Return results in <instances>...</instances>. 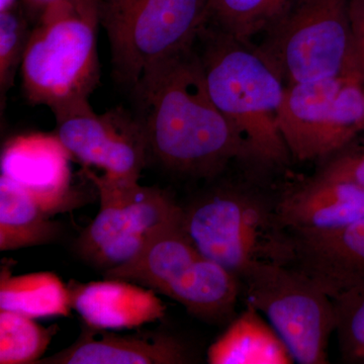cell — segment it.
<instances>
[{
	"instance_id": "obj_1",
	"label": "cell",
	"mask_w": 364,
	"mask_h": 364,
	"mask_svg": "<svg viewBox=\"0 0 364 364\" xmlns=\"http://www.w3.org/2000/svg\"><path fill=\"white\" fill-rule=\"evenodd\" d=\"M150 158L181 176L213 178L252 150L213 102L200 59L189 48L146 72L131 90Z\"/></svg>"
},
{
	"instance_id": "obj_2",
	"label": "cell",
	"mask_w": 364,
	"mask_h": 364,
	"mask_svg": "<svg viewBox=\"0 0 364 364\" xmlns=\"http://www.w3.org/2000/svg\"><path fill=\"white\" fill-rule=\"evenodd\" d=\"M196 43L213 102L247 141L256 162L287 164L291 154L279 128L286 87L279 74L259 52L212 26L203 25Z\"/></svg>"
},
{
	"instance_id": "obj_3",
	"label": "cell",
	"mask_w": 364,
	"mask_h": 364,
	"mask_svg": "<svg viewBox=\"0 0 364 364\" xmlns=\"http://www.w3.org/2000/svg\"><path fill=\"white\" fill-rule=\"evenodd\" d=\"M97 0H61L31 30L21 65L28 102L51 111L90 98L100 83Z\"/></svg>"
},
{
	"instance_id": "obj_4",
	"label": "cell",
	"mask_w": 364,
	"mask_h": 364,
	"mask_svg": "<svg viewBox=\"0 0 364 364\" xmlns=\"http://www.w3.org/2000/svg\"><path fill=\"white\" fill-rule=\"evenodd\" d=\"M277 203L252 189L217 188L183 208L182 226L205 257L238 279L254 262L291 259V235L280 225Z\"/></svg>"
},
{
	"instance_id": "obj_5",
	"label": "cell",
	"mask_w": 364,
	"mask_h": 364,
	"mask_svg": "<svg viewBox=\"0 0 364 364\" xmlns=\"http://www.w3.org/2000/svg\"><path fill=\"white\" fill-rule=\"evenodd\" d=\"M105 277L153 289L181 304L195 317L212 323L232 318L241 294L237 277L205 257L189 239L182 222L157 235L135 258L107 270Z\"/></svg>"
},
{
	"instance_id": "obj_6",
	"label": "cell",
	"mask_w": 364,
	"mask_h": 364,
	"mask_svg": "<svg viewBox=\"0 0 364 364\" xmlns=\"http://www.w3.org/2000/svg\"><path fill=\"white\" fill-rule=\"evenodd\" d=\"M208 0H97L112 71L132 88L153 67L195 44Z\"/></svg>"
},
{
	"instance_id": "obj_7",
	"label": "cell",
	"mask_w": 364,
	"mask_h": 364,
	"mask_svg": "<svg viewBox=\"0 0 364 364\" xmlns=\"http://www.w3.org/2000/svg\"><path fill=\"white\" fill-rule=\"evenodd\" d=\"M238 279L246 304L267 316L294 363H328L336 314L317 282L291 265L270 261L248 265Z\"/></svg>"
},
{
	"instance_id": "obj_8",
	"label": "cell",
	"mask_w": 364,
	"mask_h": 364,
	"mask_svg": "<svg viewBox=\"0 0 364 364\" xmlns=\"http://www.w3.org/2000/svg\"><path fill=\"white\" fill-rule=\"evenodd\" d=\"M100 207L77 239V253L104 272L135 258L157 235L179 224L183 208L164 191L139 182L112 181L85 168Z\"/></svg>"
},
{
	"instance_id": "obj_9",
	"label": "cell",
	"mask_w": 364,
	"mask_h": 364,
	"mask_svg": "<svg viewBox=\"0 0 364 364\" xmlns=\"http://www.w3.org/2000/svg\"><path fill=\"white\" fill-rule=\"evenodd\" d=\"M257 51L289 85L351 71L349 0H298Z\"/></svg>"
},
{
	"instance_id": "obj_10",
	"label": "cell",
	"mask_w": 364,
	"mask_h": 364,
	"mask_svg": "<svg viewBox=\"0 0 364 364\" xmlns=\"http://www.w3.org/2000/svg\"><path fill=\"white\" fill-rule=\"evenodd\" d=\"M279 128L299 161L334 156L364 132V85L355 73L286 87Z\"/></svg>"
},
{
	"instance_id": "obj_11",
	"label": "cell",
	"mask_w": 364,
	"mask_h": 364,
	"mask_svg": "<svg viewBox=\"0 0 364 364\" xmlns=\"http://www.w3.org/2000/svg\"><path fill=\"white\" fill-rule=\"evenodd\" d=\"M56 134L85 168L102 170L112 181L139 182L150 159L140 117L123 107L97 114L88 100L53 111Z\"/></svg>"
},
{
	"instance_id": "obj_12",
	"label": "cell",
	"mask_w": 364,
	"mask_h": 364,
	"mask_svg": "<svg viewBox=\"0 0 364 364\" xmlns=\"http://www.w3.org/2000/svg\"><path fill=\"white\" fill-rule=\"evenodd\" d=\"M72 160L56 133H26L4 144L0 168L1 176L53 215L70 205Z\"/></svg>"
},
{
	"instance_id": "obj_13",
	"label": "cell",
	"mask_w": 364,
	"mask_h": 364,
	"mask_svg": "<svg viewBox=\"0 0 364 364\" xmlns=\"http://www.w3.org/2000/svg\"><path fill=\"white\" fill-rule=\"evenodd\" d=\"M289 233L287 265L308 275L330 298L364 289V218L328 231Z\"/></svg>"
},
{
	"instance_id": "obj_14",
	"label": "cell",
	"mask_w": 364,
	"mask_h": 364,
	"mask_svg": "<svg viewBox=\"0 0 364 364\" xmlns=\"http://www.w3.org/2000/svg\"><path fill=\"white\" fill-rule=\"evenodd\" d=\"M193 363L181 340L161 333L117 334L85 325L77 340L37 364H186Z\"/></svg>"
},
{
	"instance_id": "obj_15",
	"label": "cell",
	"mask_w": 364,
	"mask_h": 364,
	"mask_svg": "<svg viewBox=\"0 0 364 364\" xmlns=\"http://www.w3.org/2000/svg\"><path fill=\"white\" fill-rule=\"evenodd\" d=\"M68 287L72 309L95 329H136L161 320L166 313L156 291L129 280L105 277L86 284L71 282Z\"/></svg>"
},
{
	"instance_id": "obj_16",
	"label": "cell",
	"mask_w": 364,
	"mask_h": 364,
	"mask_svg": "<svg viewBox=\"0 0 364 364\" xmlns=\"http://www.w3.org/2000/svg\"><path fill=\"white\" fill-rule=\"evenodd\" d=\"M280 225L291 233L336 229L364 218V188L316 176L277 198Z\"/></svg>"
},
{
	"instance_id": "obj_17",
	"label": "cell",
	"mask_w": 364,
	"mask_h": 364,
	"mask_svg": "<svg viewBox=\"0 0 364 364\" xmlns=\"http://www.w3.org/2000/svg\"><path fill=\"white\" fill-rule=\"evenodd\" d=\"M210 364H291L284 340L253 306L233 318L207 353Z\"/></svg>"
},
{
	"instance_id": "obj_18",
	"label": "cell",
	"mask_w": 364,
	"mask_h": 364,
	"mask_svg": "<svg viewBox=\"0 0 364 364\" xmlns=\"http://www.w3.org/2000/svg\"><path fill=\"white\" fill-rule=\"evenodd\" d=\"M51 217L25 191L0 176V250L52 243L59 237L60 227Z\"/></svg>"
},
{
	"instance_id": "obj_19",
	"label": "cell",
	"mask_w": 364,
	"mask_h": 364,
	"mask_svg": "<svg viewBox=\"0 0 364 364\" xmlns=\"http://www.w3.org/2000/svg\"><path fill=\"white\" fill-rule=\"evenodd\" d=\"M0 310L35 318L71 315L69 287L53 272L13 275L9 267L0 274Z\"/></svg>"
},
{
	"instance_id": "obj_20",
	"label": "cell",
	"mask_w": 364,
	"mask_h": 364,
	"mask_svg": "<svg viewBox=\"0 0 364 364\" xmlns=\"http://www.w3.org/2000/svg\"><path fill=\"white\" fill-rule=\"evenodd\" d=\"M298 0H208L205 25L248 44L267 32Z\"/></svg>"
},
{
	"instance_id": "obj_21",
	"label": "cell",
	"mask_w": 364,
	"mask_h": 364,
	"mask_svg": "<svg viewBox=\"0 0 364 364\" xmlns=\"http://www.w3.org/2000/svg\"><path fill=\"white\" fill-rule=\"evenodd\" d=\"M57 331L58 325L44 327L35 318L0 310V363L37 364Z\"/></svg>"
},
{
	"instance_id": "obj_22",
	"label": "cell",
	"mask_w": 364,
	"mask_h": 364,
	"mask_svg": "<svg viewBox=\"0 0 364 364\" xmlns=\"http://www.w3.org/2000/svg\"><path fill=\"white\" fill-rule=\"evenodd\" d=\"M340 352L345 363L364 364V289L332 299Z\"/></svg>"
},
{
	"instance_id": "obj_23",
	"label": "cell",
	"mask_w": 364,
	"mask_h": 364,
	"mask_svg": "<svg viewBox=\"0 0 364 364\" xmlns=\"http://www.w3.org/2000/svg\"><path fill=\"white\" fill-rule=\"evenodd\" d=\"M31 30L28 20L14 9L0 13V91L1 100L14 85L21 69Z\"/></svg>"
},
{
	"instance_id": "obj_24",
	"label": "cell",
	"mask_w": 364,
	"mask_h": 364,
	"mask_svg": "<svg viewBox=\"0 0 364 364\" xmlns=\"http://www.w3.org/2000/svg\"><path fill=\"white\" fill-rule=\"evenodd\" d=\"M317 176L351 182L364 188V147L337 153L326 163Z\"/></svg>"
},
{
	"instance_id": "obj_25",
	"label": "cell",
	"mask_w": 364,
	"mask_h": 364,
	"mask_svg": "<svg viewBox=\"0 0 364 364\" xmlns=\"http://www.w3.org/2000/svg\"><path fill=\"white\" fill-rule=\"evenodd\" d=\"M351 70L364 85V0H349Z\"/></svg>"
},
{
	"instance_id": "obj_26",
	"label": "cell",
	"mask_w": 364,
	"mask_h": 364,
	"mask_svg": "<svg viewBox=\"0 0 364 364\" xmlns=\"http://www.w3.org/2000/svg\"><path fill=\"white\" fill-rule=\"evenodd\" d=\"M25 1L26 6L30 9L31 13L38 20V18H39L46 9L57 4V2L61 1V0H25Z\"/></svg>"
},
{
	"instance_id": "obj_27",
	"label": "cell",
	"mask_w": 364,
	"mask_h": 364,
	"mask_svg": "<svg viewBox=\"0 0 364 364\" xmlns=\"http://www.w3.org/2000/svg\"><path fill=\"white\" fill-rule=\"evenodd\" d=\"M18 0H0V13L11 11L18 6Z\"/></svg>"
}]
</instances>
